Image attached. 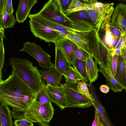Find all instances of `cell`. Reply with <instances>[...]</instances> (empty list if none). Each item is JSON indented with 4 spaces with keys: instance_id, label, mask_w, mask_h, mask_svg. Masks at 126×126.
Listing matches in <instances>:
<instances>
[{
    "instance_id": "2",
    "label": "cell",
    "mask_w": 126,
    "mask_h": 126,
    "mask_svg": "<svg viewBox=\"0 0 126 126\" xmlns=\"http://www.w3.org/2000/svg\"><path fill=\"white\" fill-rule=\"evenodd\" d=\"M54 111L51 102L42 105L34 99L27 108H13L11 113L12 117L15 120L26 119L33 123H38L39 126H49Z\"/></svg>"
},
{
    "instance_id": "9",
    "label": "cell",
    "mask_w": 126,
    "mask_h": 126,
    "mask_svg": "<svg viewBox=\"0 0 126 126\" xmlns=\"http://www.w3.org/2000/svg\"><path fill=\"white\" fill-rule=\"evenodd\" d=\"M29 24L31 32L36 38L47 43L54 44L63 37L56 31L33 19H30Z\"/></svg>"
},
{
    "instance_id": "22",
    "label": "cell",
    "mask_w": 126,
    "mask_h": 126,
    "mask_svg": "<svg viewBox=\"0 0 126 126\" xmlns=\"http://www.w3.org/2000/svg\"><path fill=\"white\" fill-rule=\"evenodd\" d=\"M8 106L0 100V126H13L11 111Z\"/></svg>"
},
{
    "instance_id": "6",
    "label": "cell",
    "mask_w": 126,
    "mask_h": 126,
    "mask_svg": "<svg viewBox=\"0 0 126 126\" xmlns=\"http://www.w3.org/2000/svg\"><path fill=\"white\" fill-rule=\"evenodd\" d=\"M38 13L47 18L77 30L81 26L80 20H72L66 15L62 9L60 0L46 2Z\"/></svg>"
},
{
    "instance_id": "42",
    "label": "cell",
    "mask_w": 126,
    "mask_h": 126,
    "mask_svg": "<svg viewBox=\"0 0 126 126\" xmlns=\"http://www.w3.org/2000/svg\"><path fill=\"white\" fill-rule=\"evenodd\" d=\"M122 47H121L115 49L113 50L112 54V55L114 54H118L121 53Z\"/></svg>"
},
{
    "instance_id": "13",
    "label": "cell",
    "mask_w": 126,
    "mask_h": 126,
    "mask_svg": "<svg viewBox=\"0 0 126 126\" xmlns=\"http://www.w3.org/2000/svg\"><path fill=\"white\" fill-rule=\"evenodd\" d=\"M55 67L61 74L64 76L72 66L63 47L57 43H55Z\"/></svg>"
},
{
    "instance_id": "43",
    "label": "cell",
    "mask_w": 126,
    "mask_h": 126,
    "mask_svg": "<svg viewBox=\"0 0 126 126\" xmlns=\"http://www.w3.org/2000/svg\"><path fill=\"white\" fill-rule=\"evenodd\" d=\"M124 46L126 48V41L125 42L123 46Z\"/></svg>"
},
{
    "instance_id": "40",
    "label": "cell",
    "mask_w": 126,
    "mask_h": 126,
    "mask_svg": "<svg viewBox=\"0 0 126 126\" xmlns=\"http://www.w3.org/2000/svg\"><path fill=\"white\" fill-rule=\"evenodd\" d=\"M99 89L101 92L105 94L108 93L110 89L109 87L106 84L101 85L99 87Z\"/></svg>"
},
{
    "instance_id": "30",
    "label": "cell",
    "mask_w": 126,
    "mask_h": 126,
    "mask_svg": "<svg viewBox=\"0 0 126 126\" xmlns=\"http://www.w3.org/2000/svg\"><path fill=\"white\" fill-rule=\"evenodd\" d=\"M14 11L12 0H0V14L5 12L11 14Z\"/></svg>"
},
{
    "instance_id": "24",
    "label": "cell",
    "mask_w": 126,
    "mask_h": 126,
    "mask_svg": "<svg viewBox=\"0 0 126 126\" xmlns=\"http://www.w3.org/2000/svg\"><path fill=\"white\" fill-rule=\"evenodd\" d=\"M16 22L13 14H9L4 12L0 14V28H3L4 30L13 28Z\"/></svg>"
},
{
    "instance_id": "14",
    "label": "cell",
    "mask_w": 126,
    "mask_h": 126,
    "mask_svg": "<svg viewBox=\"0 0 126 126\" xmlns=\"http://www.w3.org/2000/svg\"><path fill=\"white\" fill-rule=\"evenodd\" d=\"M38 1L36 0H20L15 13L16 19L19 23H23L30 14V11Z\"/></svg>"
},
{
    "instance_id": "33",
    "label": "cell",
    "mask_w": 126,
    "mask_h": 126,
    "mask_svg": "<svg viewBox=\"0 0 126 126\" xmlns=\"http://www.w3.org/2000/svg\"><path fill=\"white\" fill-rule=\"evenodd\" d=\"M14 125L15 126H33V123L26 119L15 120Z\"/></svg>"
},
{
    "instance_id": "7",
    "label": "cell",
    "mask_w": 126,
    "mask_h": 126,
    "mask_svg": "<svg viewBox=\"0 0 126 126\" xmlns=\"http://www.w3.org/2000/svg\"><path fill=\"white\" fill-rule=\"evenodd\" d=\"M59 86L66 99L68 107L85 108L93 106V101L81 93L75 84L65 82Z\"/></svg>"
},
{
    "instance_id": "19",
    "label": "cell",
    "mask_w": 126,
    "mask_h": 126,
    "mask_svg": "<svg viewBox=\"0 0 126 126\" xmlns=\"http://www.w3.org/2000/svg\"><path fill=\"white\" fill-rule=\"evenodd\" d=\"M90 31L71 34L68 36L66 38L73 42L79 47L92 55L87 37Z\"/></svg>"
},
{
    "instance_id": "29",
    "label": "cell",
    "mask_w": 126,
    "mask_h": 126,
    "mask_svg": "<svg viewBox=\"0 0 126 126\" xmlns=\"http://www.w3.org/2000/svg\"><path fill=\"white\" fill-rule=\"evenodd\" d=\"M4 32V31L3 30H1L0 31V81L2 80L1 71L4 61V49L3 39L6 38Z\"/></svg>"
},
{
    "instance_id": "26",
    "label": "cell",
    "mask_w": 126,
    "mask_h": 126,
    "mask_svg": "<svg viewBox=\"0 0 126 126\" xmlns=\"http://www.w3.org/2000/svg\"><path fill=\"white\" fill-rule=\"evenodd\" d=\"M73 67L81 75L85 82H90L86 71V61L80 60L77 57L74 61Z\"/></svg>"
},
{
    "instance_id": "35",
    "label": "cell",
    "mask_w": 126,
    "mask_h": 126,
    "mask_svg": "<svg viewBox=\"0 0 126 126\" xmlns=\"http://www.w3.org/2000/svg\"><path fill=\"white\" fill-rule=\"evenodd\" d=\"M87 4L81 0H72L69 7V9L76 8L86 7Z\"/></svg>"
},
{
    "instance_id": "8",
    "label": "cell",
    "mask_w": 126,
    "mask_h": 126,
    "mask_svg": "<svg viewBox=\"0 0 126 126\" xmlns=\"http://www.w3.org/2000/svg\"><path fill=\"white\" fill-rule=\"evenodd\" d=\"M20 51L24 52L34 58L38 62V66L47 69L54 67L55 64L50 60L51 56L42 49L41 46L34 42H25Z\"/></svg>"
},
{
    "instance_id": "44",
    "label": "cell",
    "mask_w": 126,
    "mask_h": 126,
    "mask_svg": "<svg viewBox=\"0 0 126 126\" xmlns=\"http://www.w3.org/2000/svg\"></svg>"
},
{
    "instance_id": "41",
    "label": "cell",
    "mask_w": 126,
    "mask_h": 126,
    "mask_svg": "<svg viewBox=\"0 0 126 126\" xmlns=\"http://www.w3.org/2000/svg\"><path fill=\"white\" fill-rule=\"evenodd\" d=\"M122 47L120 54L126 63V48L124 46Z\"/></svg>"
},
{
    "instance_id": "4",
    "label": "cell",
    "mask_w": 126,
    "mask_h": 126,
    "mask_svg": "<svg viewBox=\"0 0 126 126\" xmlns=\"http://www.w3.org/2000/svg\"><path fill=\"white\" fill-rule=\"evenodd\" d=\"M87 38L92 55L99 68L111 72V63L113 50L105 46L95 28L89 32Z\"/></svg>"
},
{
    "instance_id": "16",
    "label": "cell",
    "mask_w": 126,
    "mask_h": 126,
    "mask_svg": "<svg viewBox=\"0 0 126 126\" xmlns=\"http://www.w3.org/2000/svg\"><path fill=\"white\" fill-rule=\"evenodd\" d=\"M56 43L63 47L70 64L73 66L77 57L76 52L79 47L73 42L64 37L59 39Z\"/></svg>"
},
{
    "instance_id": "38",
    "label": "cell",
    "mask_w": 126,
    "mask_h": 126,
    "mask_svg": "<svg viewBox=\"0 0 126 126\" xmlns=\"http://www.w3.org/2000/svg\"><path fill=\"white\" fill-rule=\"evenodd\" d=\"M72 0H60L62 9L63 11L69 9Z\"/></svg>"
},
{
    "instance_id": "31",
    "label": "cell",
    "mask_w": 126,
    "mask_h": 126,
    "mask_svg": "<svg viewBox=\"0 0 126 126\" xmlns=\"http://www.w3.org/2000/svg\"><path fill=\"white\" fill-rule=\"evenodd\" d=\"M76 86L81 93L93 102L94 99L90 93L87 84L86 82L84 80L78 82Z\"/></svg>"
},
{
    "instance_id": "11",
    "label": "cell",
    "mask_w": 126,
    "mask_h": 126,
    "mask_svg": "<svg viewBox=\"0 0 126 126\" xmlns=\"http://www.w3.org/2000/svg\"><path fill=\"white\" fill-rule=\"evenodd\" d=\"M109 24L126 34V4L121 2L117 4Z\"/></svg>"
},
{
    "instance_id": "32",
    "label": "cell",
    "mask_w": 126,
    "mask_h": 126,
    "mask_svg": "<svg viewBox=\"0 0 126 126\" xmlns=\"http://www.w3.org/2000/svg\"><path fill=\"white\" fill-rule=\"evenodd\" d=\"M118 54H114L112 55L111 63V69L112 75L114 77L115 75L118 64Z\"/></svg>"
},
{
    "instance_id": "23",
    "label": "cell",
    "mask_w": 126,
    "mask_h": 126,
    "mask_svg": "<svg viewBox=\"0 0 126 126\" xmlns=\"http://www.w3.org/2000/svg\"><path fill=\"white\" fill-rule=\"evenodd\" d=\"M99 71L104 76L106 80L107 85L110 89L114 92H121L123 89L115 79L112 74L103 69L99 68Z\"/></svg>"
},
{
    "instance_id": "20",
    "label": "cell",
    "mask_w": 126,
    "mask_h": 126,
    "mask_svg": "<svg viewBox=\"0 0 126 126\" xmlns=\"http://www.w3.org/2000/svg\"><path fill=\"white\" fill-rule=\"evenodd\" d=\"M109 24L99 32L102 33L101 36H99L105 46L109 49L113 50L117 46L120 39L115 38L111 32Z\"/></svg>"
},
{
    "instance_id": "28",
    "label": "cell",
    "mask_w": 126,
    "mask_h": 126,
    "mask_svg": "<svg viewBox=\"0 0 126 126\" xmlns=\"http://www.w3.org/2000/svg\"><path fill=\"white\" fill-rule=\"evenodd\" d=\"M35 100L42 105L51 102L47 92L46 84L44 79L43 80L42 85L37 94Z\"/></svg>"
},
{
    "instance_id": "10",
    "label": "cell",
    "mask_w": 126,
    "mask_h": 126,
    "mask_svg": "<svg viewBox=\"0 0 126 126\" xmlns=\"http://www.w3.org/2000/svg\"><path fill=\"white\" fill-rule=\"evenodd\" d=\"M29 17L30 19L35 20L56 31L63 37L65 38L71 34L85 32H81L72 28L65 26L60 23L47 18L38 13L34 14H30Z\"/></svg>"
},
{
    "instance_id": "18",
    "label": "cell",
    "mask_w": 126,
    "mask_h": 126,
    "mask_svg": "<svg viewBox=\"0 0 126 126\" xmlns=\"http://www.w3.org/2000/svg\"><path fill=\"white\" fill-rule=\"evenodd\" d=\"M126 63L120 53L118 54L117 67L115 79L121 86L123 89L126 91Z\"/></svg>"
},
{
    "instance_id": "5",
    "label": "cell",
    "mask_w": 126,
    "mask_h": 126,
    "mask_svg": "<svg viewBox=\"0 0 126 126\" xmlns=\"http://www.w3.org/2000/svg\"><path fill=\"white\" fill-rule=\"evenodd\" d=\"M92 23L98 32L109 23L114 8L113 3H103L97 0H83Z\"/></svg>"
},
{
    "instance_id": "15",
    "label": "cell",
    "mask_w": 126,
    "mask_h": 126,
    "mask_svg": "<svg viewBox=\"0 0 126 126\" xmlns=\"http://www.w3.org/2000/svg\"><path fill=\"white\" fill-rule=\"evenodd\" d=\"M89 89L94 99L93 106L94 109L97 110L104 126H114L111 123L104 108L99 99L93 86H89Z\"/></svg>"
},
{
    "instance_id": "1",
    "label": "cell",
    "mask_w": 126,
    "mask_h": 126,
    "mask_svg": "<svg viewBox=\"0 0 126 126\" xmlns=\"http://www.w3.org/2000/svg\"><path fill=\"white\" fill-rule=\"evenodd\" d=\"M36 95L13 69L6 79L0 81V100L10 107L26 109Z\"/></svg>"
},
{
    "instance_id": "25",
    "label": "cell",
    "mask_w": 126,
    "mask_h": 126,
    "mask_svg": "<svg viewBox=\"0 0 126 126\" xmlns=\"http://www.w3.org/2000/svg\"><path fill=\"white\" fill-rule=\"evenodd\" d=\"M66 83L74 84H77L80 81L84 80L81 75L73 66L70 69L64 76Z\"/></svg>"
},
{
    "instance_id": "37",
    "label": "cell",
    "mask_w": 126,
    "mask_h": 126,
    "mask_svg": "<svg viewBox=\"0 0 126 126\" xmlns=\"http://www.w3.org/2000/svg\"><path fill=\"white\" fill-rule=\"evenodd\" d=\"M109 26L110 31L113 35L116 38L120 39L121 35L124 33L119 29L111 25Z\"/></svg>"
},
{
    "instance_id": "39",
    "label": "cell",
    "mask_w": 126,
    "mask_h": 126,
    "mask_svg": "<svg viewBox=\"0 0 126 126\" xmlns=\"http://www.w3.org/2000/svg\"><path fill=\"white\" fill-rule=\"evenodd\" d=\"M126 41V34L123 33L121 35L119 41L115 49H116L123 46Z\"/></svg>"
},
{
    "instance_id": "17",
    "label": "cell",
    "mask_w": 126,
    "mask_h": 126,
    "mask_svg": "<svg viewBox=\"0 0 126 126\" xmlns=\"http://www.w3.org/2000/svg\"><path fill=\"white\" fill-rule=\"evenodd\" d=\"M39 70L43 79L47 83L54 86L60 85L63 75L55 67L48 69Z\"/></svg>"
},
{
    "instance_id": "27",
    "label": "cell",
    "mask_w": 126,
    "mask_h": 126,
    "mask_svg": "<svg viewBox=\"0 0 126 126\" xmlns=\"http://www.w3.org/2000/svg\"><path fill=\"white\" fill-rule=\"evenodd\" d=\"M65 14L69 18L72 20H83L87 21L92 24L91 19L86 10H77Z\"/></svg>"
},
{
    "instance_id": "36",
    "label": "cell",
    "mask_w": 126,
    "mask_h": 126,
    "mask_svg": "<svg viewBox=\"0 0 126 126\" xmlns=\"http://www.w3.org/2000/svg\"><path fill=\"white\" fill-rule=\"evenodd\" d=\"M94 119L92 126H104L102 122L97 110L95 109Z\"/></svg>"
},
{
    "instance_id": "21",
    "label": "cell",
    "mask_w": 126,
    "mask_h": 126,
    "mask_svg": "<svg viewBox=\"0 0 126 126\" xmlns=\"http://www.w3.org/2000/svg\"><path fill=\"white\" fill-rule=\"evenodd\" d=\"M86 61V71L89 79V83L92 84L98 79L99 68L97 63L94 60L91 55H89Z\"/></svg>"
},
{
    "instance_id": "34",
    "label": "cell",
    "mask_w": 126,
    "mask_h": 126,
    "mask_svg": "<svg viewBox=\"0 0 126 126\" xmlns=\"http://www.w3.org/2000/svg\"><path fill=\"white\" fill-rule=\"evenodd\" d=\"M76 55L79 59L86 61L89 55L88 53L79 47L76 52Z\"/></svg>"
},
{
    "instance_id": "3",
    "label": "cell",
    "mask_w": 126,
    "mask_h": 126,
    "mask_svg": "<svg viewBox=\"0 0 126 126\" xmlns=\"http://www.w3.org/2000/svg\"><path fill=\"white\" fill-rule=\"evenodd\" d=\"M9 64L24 82L36 94L42 83L43 77L38 67L27 59L13 57L10 58Z\"/></svg>"
},
{
    "instance_id": "12",
    "label": "cell",
    "mask_w": 126,
    "mask_h": 126,
    "mask_svg": "<svg viewBox=\"0 0 126 126\" xmlns=\"http://www.w3.org/2000/svg\"><path fill=\"white\" fill-rule=\"evenodd\" d=\"M46 89L51 102L59 107L61 110L68 107L66 99L59 85L54 86L47 83Z\"/></svg>"
}]
</instances>
